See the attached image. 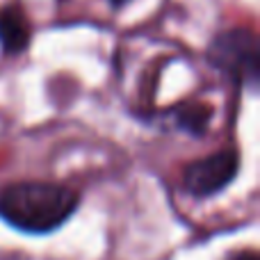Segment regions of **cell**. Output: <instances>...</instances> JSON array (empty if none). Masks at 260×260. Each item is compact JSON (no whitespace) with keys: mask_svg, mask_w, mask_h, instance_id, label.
<instances>
[{"mask_svg":"<svg viewBox=\"0 0 260 260\" xmlns=\"http://www.w3.org/2000/svg\"><path fill=\"white\" fill-rule=\"evenodd\" d=\"M80 194L46 180H18L0 189V217L25 233H50L71 219Z\"/></svg>","mask_w":260,"mask_h":260,"instance_id":"6da1fadb","label":"cell"},{"mask_svg":"<svg viewBox=\"0 0 260 260\" xmlns=\"http://www.w3.org/2000/svg\"><path fill=\"white\" fill-rule=\"evenodd\" d=\"M208 59L238 85L256 89L258 85V39L247 27H233L215 37Z\"/></svg>","mask_w":260,"mask_h":260,"instance_id":"7a4b0ae2","label":"cell"},{"mask_svg":"<svg viewBox=\"0 0 260 260\" xmlns=\"http://www.w3.org/2000/svg\"><path fill=\"white\" fill-rule=\"evenodd\" d=\"M238 153L235 151H217L208 157L192 162L185 167L183 171V185L192 197L208 199L219 194L224 187L233 183L235 174H238Z\"/></svg>","mask_w":260,"mask_h":260,"instance_id":"3957f363","label":"cell"},{"mask_svg":"<svg viewBox=\"0 0 260 260\" xmlns=\"http://www.w3.org/2000/svg\"><path fill=\"white\" fill-rule=\"evenodd\" d=\"M30 44V23L18 7L0 9V48L7 55H16Z\"/></svg>","mask_w":260,"mask_h":260,"instance_id":"277c9868","label":"cell"},{"mask_svg":"<svg viewBox=\"0 0 260 260\" xmlns=\"http://www.w3.org/2000/svg\"><path fill=\"white\" fill-rule=\"evenodd\" d=\"M229 260H258V253L256 251H238V253H233Z\"/></svg>","mask_w":260,"mask_h":260,"instance_id":"5b68a950","label":"cell"}]
</instances>
